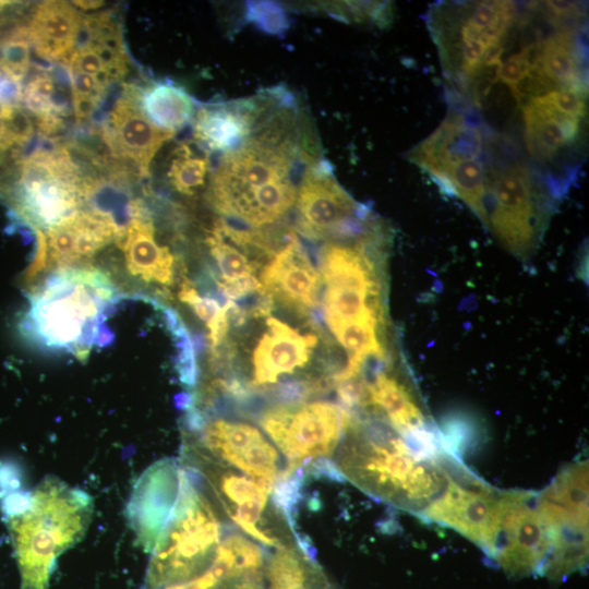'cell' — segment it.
<instances>
[{
  "instance_id": "4fadbf2b",
  "label": "cell",
  "mask_w": 589,
  "mask_h": 589,
  "mask_svg": "<svg viewBox=\"0 0 589 589\" xmlns=\"http://www.w3.org/2000/svg\"><path fill=\"white\" fill-rule=\"evenodd\" d=\"M500 492L456 461L442 493L421 516L460 532L491 557L498 519Z\"/></svg>"
},
{
  "instance_id": "603a6c76",
  "label": "cell",
  "mask_w": 589,
  "mask_h": 589,
  "mask_svg": "<svg viewBox=\"0 0 589 589\" xmlns=\"http://www.w3.org/2000/svg\"><path fill=\"white\" fill-rule=\"evenodd\" d=\"M117 241L130 274L147 283L172 284L173 256L155 240L153 224L137 202L130 204L129 221Z\"/></svg>"
},
{
  "instance_id": "f1b7e54d",
  "label": "cell",
  "mask_w": 589,
  "mask_h": 589,
  "mask_svg": "<svg viewBox=\"0 0 589 589\" xmlns=\"http://www.w3.org/2000/svg\"><path fill=\"white\" fill-rule=\"evenodd\" d=\"M139 106L145 117L157 128L176 133L195 115L193 98L179 85L170 82H153L136 88Z\"/></svg>"
},
{
  "instance_id": "4316f807",
  "label": "cell",
  "mask_w": 589,
  "mask_h": 589,
  "mask_svg": "<svg viewBox=\"0 0 589 589\" xmlns=\"http://www.w3.org/2000/svg\"><path fill=\"white\" fill-rule=\"evenodd\" d=\"M297 188L290 177L269 182L238 196L223 214L253 228L268 225L296 204Z\"/></svg>"
},
{
  "instance_id": "ee69618b",
  "label": "cell",
  "mask_w": 589,
  "mask_h": 589,
  "mask_svg": "<svg viewBox=\"0 0 589 589\" xmlns=\"http://www.w3.org/2000/svg\"><path fill=\"white\" fill-rule=\"evenodd\" d=\"M12 144L7 136L4 124L0 119V153H4L7 149L11 148Z\"/></svg>"
},
{
  "instance_id": "ab89813d",
  "label": "cell",
  "mask_w": 589,
  "mask_h": 589,
  "mask_svg": "<svg viewBox=\"0 0 589 589\" xmlns=\"http://www.w3.org/2000/svg\"><path fill=\"white\" fill-rule=\"evenodd\" d=\"M543 12L553 22H564L569 19H577L582 15L577 2L570 1H544L541 2Z\"/></svg>"
},
{
  "instance_id": "d6986e66",
  "label": "cell",
  "mask_w": 589,
  "mask_h": 589,
  "mask_svg": "<svg viewBox=\"0 0 589 589\" xmlns=\"http://www.w3.org/2000/svg\"><path fill=\"white\" fill-rule=\"evenodd\" d=\"M486 140L480 125L457 108H450L435 131L410 149L408 159L436 182L449 167L480 158Z\"/></svg>"
},
{
  "instance_id": "52a82bcc",
  "label": "cell",
  "mask_w": 589,
  "mask_h": 589,
  "mask_svg": "<svg viewBox=\"0 0 589 589\" xmlns=\"http://www.w3.org/2000/svg\"><path fill=\"white\" fill-rule=\"evenodd\" d=\"M111 296V284L101 272L61 269L32 297L31 328L47 347L81 349Z\"/></svg>"
},
{
  "instance_id": "7bdbcfd3",
  "label": "cell",
  "mask_w": 589,
  "mask_h": 589,
  "mask_svg": "<svg viewBox=\"0 0 589 589\" xmlns=\"http://www.w3.org/2000/svg\"><path fill=\"white\" fill-rule=\"evenodd\" d=\"M72 3L75 8L86 11L95 10L104 5L103 1H73Z\"/></svg>"
},
{
  "instance_id": "7402d4cb",
  "label": "cell",
  "mask_w": 589,
  "mask_h": 589,
  "mask_svg": "<svg viewBox=\"0 0 589 589\" xmlns=\"http://www.w3.org/2000/svg\"><path fill=\"white\" fill-rule=\"evenodd\" d=\"M262 108L255 99L205 105L193 117V137L204 151L229 153L257 129Z\"/></svg>"
},
{
  "instance_id": "cb8c5ba5",
  "label": "cell",
  "mask_w": 589,
  "mask_h": 589,
  "mask_svg": "<svg viewBox=\"0 0 589 589\" xmlns=\"http://www.w3.org/2000/svg\"><path fill=\"white\" fill-rule=\"evenodd\" d=\"M521 108L524 143L534 160L553 161L577 141L581 119L564 115L536 98L529 99Z\"/></svg>"
},
{
  "instance_id": "7a4b0ae2",
  "label": "cell",
  "mask_w": 589,
  "mask_h": 589,
  "mask_svg": "<svg viewBox=\"0 0 589 589\" xmlns=\"http://www.w3.org/2000/svg\"><path fill=\"white\" fill-rule=\"evenodd\" d=\"M92 498L48 477L31 492L27 507L7 519L21 573V589H48L57 557L79 542L91 522Z\"/></svg>"
},
{
  "instance_id": "b9f144b4",
  "label": "cell",
  "mask_w": 589,
  "mask_h": 589,
  "mask_svg": "<svg viewBox=\"0 0 589 589\" xmlns=\"http://www.w3.org/2000/svg\"><path fill=\"white\" fill-rule=\"evenodd\" d=\"M262 578L263 573L248 574L228 579L214 589H265Z\"/></svg>"
},
{
  "instance_id": "83f0119b",
  "label": "cell",
  "mask_w": 589,
  "mask_h": 589,
  "mask_svg": "<svg viewBox=\"0 0 589 589\" xmlns=\"http://www.w3.org/2000/svg\"><path fill=\"white\" fill-rule=\"evenodd\" d=\"M265 589H333L304 544L283 546L264 567Z\"/></svg>"
},
{
  "instance_id": "6da1fadb",
  "label": "cell",
  "mask_w": 589,
  "mask_h": 589,
  "mask_svg": "<svg viewBox=\"0 0 589 589\" xmlns=\"http://www.w3.org/2000/svg\"><path fill=\"white\" fill-rule=\"evenodd\" d=\"M455 461L445 450H424L385 423L354 416L332 466L372 497L422 515L442 493Z\"/></svg>"
},
{
  "instance_id": "74e56055",
  "label": "cell",
  "mask_w": 589,
  "mask_h": 589,
  "mask_svg": "<svg viewBox=\"0 0 589 589\" xmlns=\"http://www.w3.org/2000/svg\"><path fill=\"white\" fill-rule=\"evenodd\" d=\"M232 301V300H231ZM239 310L249 317H266L273 310V297L262 287L233 301Z\"/></svg>"
},
{
  "instance_id": "5bb4252c",
  "label": "cell",
  "mask_w": 589,
  "mask_h": 589,
  "mask_svg": "<svg viewBox=\"0 0 589 589\" xmlns=\"http://www.w3.org/2000/svg\"><path fill=\"white\" fill-rule=\"evenodd\" d=\"M536 501L534 492H500L491 558L514 577L540 575L549 554L548 538Z\"/></svg>"
},
{
  "instance_id": "f546056e",
  "label": "cell",
  "mask_w": 589,
  "mask_h": 589,
  "mask_svg": "<svg viewBox=\"0 0 589 589\" xmlns=\"http://www.w3.org/2000/svg\"><path fill=\"white\" fill-rule=\"evenodd\" d=\"M21 100L37 118L38 128L45 135L57 132L64 111L57 104L56 82L49 73L35 74L23 88Z\"/></svg>"
},
{
  "instance_id": "4dcf8cb0",
  "label": "cell",
  "mask_w": 589,
  "mask_h": 589,
  "mask_svg": "<svg viewBox=\"0 0 589 589\" xmlns=\"http://www.w3.org/2000/svg\"><path fill=\"white\" fill-rule=\"evenodd\" d=\"M209 168L205 154H196L189 145L182 144L173 152L168 178L179 193L192 195L205 183Z\"/></svg>"
},
{
  "instance_id": "ac0fdd59",
  "label": "cell",
  "mask_w": 589,
  "mask_h": 589,
  "mask_svg": "<svg viewBox=\"0 0 589 589\" xmlns=\"http://www.w3.org/2000/svg\"><path fill=\"white\" fill-rule=\"evenodd\" d=\"M175 134L154 125L141 110L135 87L128 86L109 111L104 140L116 157L133 164L146 176L160 146Z\"/></svg>"
},
{
  "instance_id": "e575fe53",
  "label": "cell",
  "mask_w": 589,
  "mask_h": 589,
  "mask_svg": "<svg viewBox=\"0 0 589 589\" xmlns=\"http://www.w3.org/2000/svg\"><path fill=\"white\" fill-rule=\"evenodd\" d=\"M247 19L261 31L269 34H279L288 27L285 11L279 5L267 1L248 2Z\"/></svg>"
},
{
  "instance_id": "836d02e7",
  "label": "cell",
  "mask_w": 589,
  "mask_h": 589,
  "mask_svg": "<svg viewBox=\"0 0 589 589\" xmlns=\"http://www.w3.org/2000/svg\"><path fill=\"white\" fill-rule=\"evenodd\" d=\"M29 44L28 31L22 27L4 39L0 48V61L20 81L29 68Z\"/></svg>"
},
{
  "instance_id": "8fae6325",
  "label": "cell",
  "mask_w": 589,
  "mask_h": 589,
  "mask_svg": "<svg viewBox=\"0 0 589 589\" xmlns=\"http://www.w3.org/2000/svg\"><path fill=\"white\" fill-rule=\"evenodd\" d=\"M93 188L64 147L37 149L21 164L17 207L27 220L48 229L79 211Z\"/></svg>"
},
{
  "instance_id": "ffe728a7",
  "label": "cell",
  "mask_w": 589,
  "mask_h": 589,
  "mask_svg": "<svg viewBox=\"0 0 589 589\" xmlns=\"http://www.w3.org/2000/svg\"><path fill=\"white\" fill-rule=\"evenodd\" d=\"M121 233L122 228L109 213L98 208L79 209L47 229L45 257L64 269L91 259Z\"/></svg>"
},
{
  "instance_id": "e0dca14e",
  "label": "cell",
  "mask_w": 589,
  "mask_h": 589,
  "mask_svg": "<svg viewBox=\"0 0 589 589\" xmlns=\"http://www.w3.org/2000/svg\"><path fill=\"white\" fill-rule=\"evenodd\" d=\"M182 466L165 459L151 466L137 480L128 503L129 524L137 542L152 551L177 503Z\"/></svg>"
},
{
  "instance_id": "d590c367",
  "label": "cell",
  "mask_w": 589,
  "mask_h": 589,
  "mask_svg": "<svg viewBox=\"0 0 589 589\" xmlns=\"http://www.w3.org/2000/svg\"><path fill=\"white\" fill-rule=\"evenodd\" d=\"M533 98L577 119L582 120L587 113L585 92L578 89L562 87Z\"/></svg>"
},
{
  "instance_id": "7c38bea8",
  "label": "cell",
  "mask_w": 589,
  "mask_h": 589,
  "mask_svg": "<svg viewBox=\"0 0 589 589\" xmlns=\"http://www.w3.org/2000/svg\"><path fill=\"white\" fill-rule=\"evenodd\" d=\"M264 125L236 149L224 154L211 177L208 199L223 215L238 196L269 182L290 177L296 146L284 129Z\"/></svg>"
},
{
  "instance_id": "ba28073f",
  "label": "cell",
  "mask_w": 589,
  "mask_h": 589,
  "mask_svg": "<svg viewBox=\"0 0 589 589\" xmlns=\"http://www.w3.org/2000/svg\"><path fill=\"white\" fill-rule=\"evenodd\" d=\"M353 413L338 402L308 400L299 404H268L256 421L278 449L287 470L302 477L303 470H333V457Z\"/></svg>"
},
{
  "instance_id": "30bf717a",
  "label": "cell",
  "mask_w": 589,
  "mask_h": 589,
  "mask_svg": "<svg viewBox=\"0 0 589 589\" xmlns=\"http://www.w3.org/2000/svg\"><path fill=\"white\" fill-rule=\"evenodd\" d=\"M542 194L541 183L521 161L485 167L486 227L519 257L531 252L541 235Z\"/></svg>"
},
{
  "instance_id": "8992f818",
  "label": "cell",
  "mask_w": 589,
  "mask_h": 589,
  "mask_svg": "<svg viewBox=\"0 0 589 589\" xmlns=\"http://www.w3.org/2000/svg\"><path fill=\"white\" fill-rule=\"evenodd\" d=\"M181 452L182 466L197 477L221 515L242 533L276 549L303 544L274 488L196 453Z\"/></svg>"
},
{
  "instance_id": "277c9868",
  "label": "cell",
  "mask_w": 589,
  "mask_h": 589,
  "mask_svg": "<svg viewBox=\"0 0 589 589\" xmlns=\"http://www.w3.org/2000/svg\"><path fill=\"white\" fill-rule=\"evenodd\" d=\"M183 450L196 453L244 473L276 490L292 510L300 476L287 470L285 459L262 431L240 416H206L185 410Z\"/></svg>"
},
{
  "instance_id": "2e32d148",
  "label": "cell",
  "mask_w": 589,
  "mask_h": 589,
  "mask_svg": "<svg viewBox=\"0 0 589 589\" xmlns=\"http://www.w3.org/2000/svg\"><path fill=\"white\" fill-rule=\"evenodd\" d=\"M296 204L297 229L310 240L326 239L334 227L357 215L363 206L340 187L326 161L308 166Z\"/></svg>"
},
{
  "instance_id": "3957f363",
  "label": "cell",
  "mask_w": 589,
  "mask_h": 589,
  "mask_svg": "<svg viewBox=\"0 0 589 589\" xmlns=\"http://www.w3.org/2000/svg\"><path fill=\"white\" fill-rule=\"evenodd\" d=\"M224 530L220 510L197 477L182 466L179 496L152 550L144 589H160L201 575L213 563Z\"/></svg>"
},
{
  "instance_id": "44dd1931",
  "label": "cell",
  "mask_w": 589,
  "mask_h": 589,
  "mask_svg": "<svg viewBox=\"0 0 589 589\" xmlns=\"http://www.w3.org/2000/svg\"><path fill=\"white\" fill-rule=\"evenodd\" d=\"M260 283L272 297L306 316L317 306L322 279L293 232L262 271Z\"/></svg>"
},
{
  "instance_id": "1f68e13d",
  "label": "cell",
  "mask_w": 589,
  "mask_h": 589,
  "mask_svg": "<svg viewBox=\"0 0 589 589\" xmlns=\"http://www.w3.org/2000/svg\"><path fill=\"white\" fill-rule=\"evenodd\" d=\"M179 298L188 303L195 314L205 322L209 329L208 337L212 350L217 348L224 341L229 328L226 305L220 306L216 300L200 296L189 279L182 281Z\"/></svg>"
},
{
  "instance_id": "9c48e42d",
  "label": "cell",
  "mask_w": 589,
  "mask_h": 589,
  "mask_svg": "<svg viewBox=\"0 0 589 589\" xmlns=\"http://www.w3.org/2000/svg\"><path fill=\"white\" fill-rule=\"evenodd\" d=\"M549 554L540 575L558 580L588 562V462L568 465L537 494Z\"/></svg>"
},
{
  "instance_id": "8d00e7d4",
  "label": "cell",
  "mask_w": 589,
  "mask_h": 589,
  "mask_svg": "<svg viewBox=\"0 0 589 589\" xmlns=\"http://www.w3.org/2000/svg\"><path fill=\"white\" fill-rule=\"evenodd\" d=\"M0 119L12 146L25 145L34 134L31 117L19 105L0 107Z\"/></svg>"
},
{
  "instance_id": "60d3db41",
  "label": "cell",
  "mask_w": 589,
  "mask_h": 589,
  "mask_svg": "<svg viewBox=\"0 0 589 589\" xmlns=\"http://www.w3.org/2000/svg\"><path fill=\"white\" fill-rule=\"evenodd\" d=\"M22 477L19 467L11 461H0V497L21 489Z\"/></svg>"
},
{
  "instance_id": "d6a6232c",
  "label": "cell",
  "mask_w": 589,
  "mask_h": 589,
  "mask_svg": "<svg viewBox=\"0 0 589 589\" xmlns=\"http://www.w3.org/2000/svg\"><path fill=\"white\" fill-rule=\"evenodd\" d=\"M206 242L219 268L221 276V280L219 281H232L238 278L251 276L255 272V263L250 261L247 255L221 238L216 231H212Z\"/></svg>"
},
{
  "instance_id": "d4e9b609",
  "label": "cell",
  "mask_w": 589,
  "mask_h": 589,
  "mask_svg": "<svg viewBox=\"0 0 589 589\" xmlns=\"http://www.w3.org/2000/svg\"><path fill=\"white\" fill-rule=\"evenodd\" d=\"M83 16L64 1H44L34 11L27 27L35 52L50 61H65L75 49Z\"/></svg>"
},
{
  "instance_id": "f35d334b",
  "label": "cell",
  "mask_w": 589,
  "mask_h": 589,
  "mask_svg": "<svg viewBox=\"0 0 589 589\" xmlns=\"http://www.w3.org/2000/svg\"><path fill=\"white\" fill-rule=\"evenodd\" d=\"M531 70L522 52L518 51L509 56L504 62H501L497 70V80L512 88Z\"/></svg>"
},
{
  "instance_id": "484cf974",
  "label": "cell",
  "mask_w": 589,
  "mask_h": 589,
  "mask_svg": "<svg viewBox=\"0 0 589 589\" xmlns=\"http://www.w3.org/2000/svg\"><path fill=\"white\" fill-rule=\"evenodd\" d=\"M585 48L575 31L563 28L541 41V55L533 69L556 87H569L587 93Z\"/></svg>"
},
{
  "instance_id": "9a60e30c",
  "label": "cell",
  "mask_w": 589,
  "mask_h": 589,
  "mask_svg": "<svg viewBox=\"0 0 589 589\" xmlns=\"http://www.w3.org/2000/svg\"><path fill=\"white\" fill-rule=\"evenodd\" d=\"M266 325L267 330L253 352V374L248 383V398L241 407L253 399L268 404L271 389L283 381L299 377L293 372L306 364L317 344L314 334L301 335L274 317H267Z\"/></svg>"
},
{
  "instance_id": "5b68a950",
  "label": "cell",
  "mask_w": 589,
  "mask_h": 589,
  "mask_svg": "<svg viewBox=\"0 0 589 589\" xmlns=\"http://www.w3.org/2000/svg\"><path fill=\"white\" fill-rule=\"evenodd\" d=\"M515 21L516 5L512 1L437 3L429 13L428 26L444 75L468 93L486 53L504 48Z\"/></svg>"
}]
</instances>
